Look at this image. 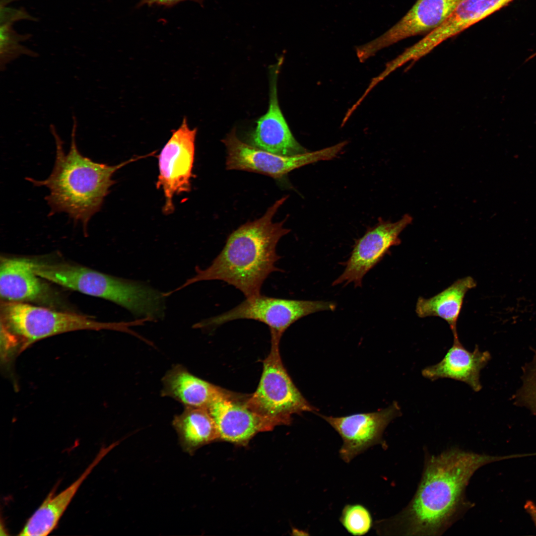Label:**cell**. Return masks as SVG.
<instances>
[{
  "mask_svg": "<svg viewBox=\"0 0 536 536\" xmlns=\"http://www.w3.org/2000/svg\"><path fill=\"white\" fill-rule=\"evenodd\" d=\"M335 303L288 299L260 294L246 299L233 309L196 323L195 329H209L239 319L258 321L268 326L271 340L280 342L284 332L300 319L315 312L334 311Z\"/></svg>",
  "mask_w": 536,
  "mask_h": 536,
  "instance_id": "obj_7",
  "label": "cell"
},
{
  "mask_svg": "<svg viewBox=\"0 0 536 536\" xmlns=\"http://www.w3.org/2000/svg\"><path fill=\"white\" fill-rule=\"evenodd\" d=\"M35 272L32 260L2 258L0 264V294L4 301L24 302L40 298L45 287Z\"/></svg>",
  "mask_w": 536,
  "mask_h": 536,
  "instance_id": "obj_17",
  "label": "cell"
},
{
  "mask_svg": "<svg viewBox=\"0 0 536 536\" xmlns=\"http://www.w3.org/2000/svg\"><path fill=\"white\" fill-rule=\"evenodd\" d=\"M476 285L473 278L459 279L442 292L428 299L418 298L415 312L420 318L440 317L449 324L454 337H458L457 324L467 291Z\"/></svg>",
  "mask_w": 536,
  "mask_h": 536,
  "instance_id": "obj_20",
  "label": "cell"
},
{
  "mask_svg": "<svg viewBox=\"0 0 536 536\" xmlns=\"http://www.w3.org/2000/svg\"><path fill=\"white\" fill-rule=\"evenodd\" d=\"M15 0H1L0 5L1 6H6L8 4V3L11 2Z\"/></svg>",
  "mask_w": 536,
  "mask_h": 536,
  "instance_id": "obj_26",
  "label": "cell"
},
{
  "mask_svg": "<svg viewBox=\"0 0 536 536\" xmlns=\"http://www.w3.org/2000/svg\"><path fill=\"white\" fill-rule=\"evenodd\" d=\"M279 344L271 341L258 387L245 402L251 410L278 425H289L293 414L315 412L317 408L306 400L292 382L283 365Z\"/></svg>",
  "mask_w": 536,
  "mask_h": 536,
  "instance_id": "obj_6",
  "label": "cell"
},
{
  "mask_svg": "<svg viewBox=\"0 0 536 536\" xmlns=\"http://www.w3.org/2000/svg\"><path fill=\"white\" fill-rule=\"evenodd\" d=\"M1 326L13 337L17 353L51 336L78 330H112L137 336L131 327L141 321L101 322L75 313L59 312L24 302L4 301Z\"/></svg>",
  "mask_w": 536,
  "mask_h": 536,
  "instance_id": "obj_5",
  "label": "cell"
},
{
  "mask_svg": "<svg viewBox=\"0 0 536 536\" xmlns=\"http://www.w3.org/2000/svg\"><path fill=\"white\" fill-rule=\"evenodd\" d=\"M226 148V169L253 172L280 179L289 172L320 161L334 159L341 152L346 141L313 152L284 156L257 148L241 140L233 129L222 139Z\"/></svg>",
  "mask_w": 536,
  "mask_h": 536,
  "instance_id": "obj_8",
  "label": "cell"
},
{
  "mask_svg": "<svg viewBox=\"0 0 536 536\" xmlns=\"http://www.w3.org/2000/svg\"><path fill=\"white\" fill-rule=\"evenodd\" d=\"M116 443L101 448L81 475L67 488L56 494L51 491L40 506L28 518L18 535L46 536L57 527L60 520L70 504L82 483Z\"/></svg>",
  "mask_w": 536,
  "mask_h": 536,
  "instance_id": "obj_16",
  "label": "cell"
},
{
  "mask_svg": "<svg viewBox=\"0 0 536 536\" xmlns=\"http://www.w3.org/2000/svg\"><path fill=\"white\" fill-rule=\"evenodd\" d=\"M522 379V385L516 393L514 401L536 415V351L532 360L524 366Z\"/></svg>",
  "mask_w": 536,
  "mask_h": 536,
  "instance_id": "obj_23",
  "label": "cell"
},
{
  "mask_svg": "<svg viewBox=\"0 0 536 536\" xmlns=\"http://www.w3.org/2000/svg\"><path fill=\"white\" fill-rule=\"evenodd\" d=\"M193 1L202 6L204 0H140L137 6L140 7L144 5L151 6L153 5L162 6L165 7H171L184 1Z\"/></svg>",
  "mask_w": 536,
  "mask_h": 536,
  "instance_id": "obj_24",
  "label": "cell"
},
{
  "mask_svg": "<svg viewBox=\"0 0 536 536\" xmlns=\"http://www.w3.org/2000/svg\"><path fill=\"white\" fill-rule=\"evenodd\" d=\"M162 382V396L173 398L185 407L207 408L214 400L226 393L193 375L180 364L168 370Z\"/></svg>",
  "mask_w": 536,
  "mask_h": 536,
  "instance_id": "obj_18",
  "label": "cell"
},
{
  "mask_svg": "<svg viewBox=\"0 0 536 536\" xmlns=\"http://www.w3.org/2000/svg\"><path fill=\"white\" fill-rule=\"evenodd\" d=\"M400 413L399 406L394 402L386 408L372 412L340 417L319 415L341 437L342 444L339 450V457L349 463L369 448L378 444L385 445L384 431Z\"/></svg>",
  "mask_w": 536,
  "mask_h": 536,
  "instance_id": "obj_11",
  "label": "cell"
},
{
  "mask_svg": "<svg viewBox=\"0 0 536 536\" xmlns=\"http://www.w3.org/2000/svg\"><path fill=\"white\" fill-rule=\"evenodd\" d=\"M519 457L490 456L453 448L427 457L412 499L396 516L376 521L377 533L441 535L470 505L466 501L465 491L474 472L486 464Z\"/></svg>",
  "mask_w": 536,
  "mask_h": 536,
  "instance_id": "obj_1",
  "label": "cell"
},
{
  "mask_svg": "<svg viewBox=\"0 0 536 536\" xmlns=\"http://www.w3.org/2000/svg\"><path fill=\"white\" fill-rule=\"evenodd\" d=\"M282 59L270 71L269 104L267 112L257 123L249 135V144L280 155L290 156L306 152L295 139L280 110L277 98V80Z\"/></svg>",
  "mask_w": 536,
  "mask_h": 536,
  "instance_id": "obj_14",
  "label": "cell"
},
{
  "mask_svg": "<svg viewBox=\"0 0 536 536\" xmlns=\"http://www.w3.org/2000/svg\"><path fill=\"white\" fill-rule=\"evenodd\" d=\"M22 19L33 20L23 8L16 9L0 6V69L4 71L6 65L21 55L35 57L38 54L21 44L29 39V34L22 35L16 32L12 25Z\"/></svg>",
  "mask_w": 536,
  "mask_h": 536,
  "instance_id": "obj_21",
  "label": "cell"
},
{
  "mask_svg": "<svg viewBox=\"0 0 536 536\" xmlns=\"http://www.w3.org/2000/svg\"><path fill=\"white\" fill-rule=\"evenodd\" d=\"M285 196L268 207L263 216L240 226L228 237L221 252L204 269L197 267L196 274L170 295L193 283L218 280L241 291L246 298L261 294L263 283L272 272L282 270L275 264L280 257L276 252L280 239L290 232L284 220L273 222L276 212L287 199Z\"/></svg>",
  "mask_w": 536,
  "mask_h": 536,
  "instance_id": "obj_2",
  "label": "cell"
},
{
  "mask_svg": "<svg viewBox=\"0 0 536 536\" xmlns=\"http://www.w3.org/2000/svg\"><path fill=\"white\" fill-rule=\"evenodd\" d=\"M412 220L404 214L396 222L381 220L355 242L343 272L333 283L335 286L353 283L355 287L362 286L364 275L389 253L392 246L399 245L401 232Z\"/></svg>",
  "mask_w": 536,
  "mask_h": 536,
  "instance_id": "obj_10",
  "label": "cell"
},
{
  "mask_svg": "<svg viewBox=\"0 0 536 536\" xmlns=\"http://www.w3.org/2000/svg\"><path fill=\"white\" fill-rule=\"evenodd\" d=\"M524 508L532 518L536 528V504L532 501L528 500L524 505Z\"/></svg>",
  "mask_w": 536,
  "mask_h": 536,
  "instance_id": "obj_25",
  "label": "cell"
},
{
  "mask_svg": "<svg viewBox=\"0 0 536 536\" xmlns=\"http://www.w3.org/2000/svg\"><path fill=\"white\" fill-rule=\"evenodd\" d=\"M171 135L158 156V189L164 193L163 210L166 214L174 210L175 195L191 190V179L195 154L197 128H191L184 117L180 126L172 130Z\"/></svg>",
  "mask_w": 536,
  "mask_h": 536,
  "instance_id": "obj_9",
  "label": "cell"
},
{
  "mask_svg": "<svg viewBox=\"0 0 536 536\" xmlns=\"http://www.w3.org/2000/svg\"><path fill=\"white\" fill-rule=\"evenodd\" d=\"M172 425L182 450L190 455L219 439L214 420L206 407H185L174 417Z\"/></svg>",
  "mask_w": 536,
  "mask_h": 536,
  "instance_id": "obj_19",
  "label": "cell"
},
{
  "mask_svg": "<svg viewBox=\"0 0 536 536\" xmlns=\"http://www.w3.org/2000/svg\"><path fill=\"white\" fill-rule=\"evenodd\" d=\"M207 409L214 420L219 438L237 444H246L257 433L270 431L278 425L227 392L214 400Z\"/></svg>",
  "mask_w": 536,
  "mask_h": 536,
  "instance_id": "obj_13",
  "label": "cell"
},
{
  "mask_svg": "<svg viewBox=\"0 0 536 536\" xmlns=\"http://www.w3.org/2000/svg\"><path fill=\"white\" fill-rule=\"evenodd\" d=\"M491 359L488 351H481L475 345L473 351L468 350L454 337L452 346L444 358L436 364L424 368L422 376L432 381L440 378H449L468 384L474 392L479 391L480 371Z\"/></svg>",
  "mask_w": 536,
  "mask_h": 536,
  "instance_id": "obj_15",
  "label": "cell"
},
{
  "mask_svg": "<svg viewBox=\"0 0 536 536\" xmlns=\"http://www.w3.org/2000/svg\"><path fill=\"white\" fill-rule=\"evenodd\" d=\"M463 0H417L402 19L383 35L362 45L369 58L378 51L401 40L428 33L444 22Z\"/></svg>",
  "mask_w": 536,
  "mask_h": 536,
  "instance_id": "obj_12",
  "label": "cell"
},
{
  "mask_svg": "<svg viewBox=\"0 0 536 536\" xmlns=\"http://www.w3.org/2000/svg\"><path fill=\"white\" fill-rule=\"evenodd\" d=\"M339 520L345 530L355 536L366 535L374 526L370 511L358 503L345 505Z\"/></svg>",
  "mask_w": 536,
  "mask_h": 536,
  "instance_id": "obj_22",
  "label": "cell"
},
{
  "mask_svg": "<svg viewBox=\"0 0 536 536\" xmlns=\"http://www.w3.org/2000/svg\"><path fill=\"white\" fill-rule=\"evenodd\" d=\"M71 142L68 152L63 148L64 142L55 127L50 131L56 144L54 166L50 176L44 180L27 177L35 187H46L50 193L45 200L50 207L49 216L65 212L75 223L80 222L85 234L91 217L100 211L110 188L115 184L113 174L119 169L137 158L116 165L96 162L83 156L76 142L77 122L72 116Z\"/></svg>",
  "mask_w": 536,
  "mask_h": 536,
  "instance_id": "obj_3",
  "label": "cell"
},
{
  "mask_svg": "<svg viewBox=\"0 0 536 536\" xmlns=\"http://www.w3.org/2000/svg\"><path fill=\"white\" fill-rule=\"evenodd\" d=\"M36 274L63 287L114 302L134 316L153 321L165 315L164 292L138 281L107 274L68 264L33 261Z\"/></svg>",
  "mask_w": 536,
  "mask_h": 536,
  "instance_id": "obj_4",
  "label": "cell"
}]
</instances>
